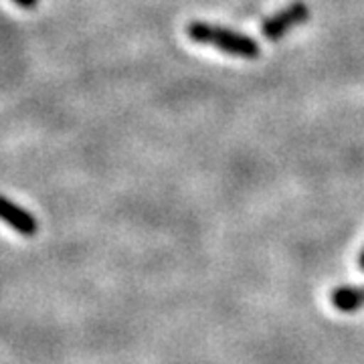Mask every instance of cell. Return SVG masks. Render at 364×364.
<instances>
[{"label":"cell","mask_w":364,"mask_h":364,"mask_svg":"<svg viewBox=\"0 0 364 364\" xmlns=\"http://www.w3.org/2000/svg\"><path fill=\"white\" fill-rule=\"evenodd\" d=\"M308 18H310V9L304 2H294L287 9H284V11L273 14L272 18L263 21L261 33H263L265 39L277 41L282 39L289 28L306 23Z\"/></svg>","instance_id":"cell-2"},{"label":"cell","mask_w":364,"mask_h":364,"mask_svg":"<svg viewBox=\"0 0 364 364\" xmlns=\"http://www.w3.org/2000/svg\"><path fill=\"white\" fill-rule=\"evenodd\" d=\"M332 304L340 312H354L364 306V287H338L332 294Z\"/></svg>","instance_id":"cell-4"},{"label":"cell","mask_w":364,"mask_h":364,"mask_svg":"<svg viewBox=\"0 0 364 364\" xmlns=\"http://www.w3.org/2000/svg\"><path fill=\"white\" fill-rule=\"evenodd\" d=\"M0 221L6 223L9 227H13L16 233L25 235V237H33L39 229L37 219L28 210L16 207L14 203H11L4 196H0Z\"/></svg>","instance_id":"cell-3"},{"label":"cell","mask_w":364,"mask_h":364,"mask_svg":"<svg viewBox=\"0 0 364 364\" xmlns=\"http://www.w3.org/2000/svg\"><path fill=\"white\" fill-rule=\"evenodd\" d=\"M186 35L193 43L198 45H210L215 49L223 53H229L235 57H243V59H255L259 55V45L257 41L251 39L243 33H237L231 28H223V26L208 25L195 21L186 26Z\"/></svg>","instance_id":"cell-1"},{"label":"cell","mask_w":364,"mask_h":364,"mask_svg":"<svg viewBox=\"0 0 364 364\" xmlns=\"http://www.w3.org/2000/svg\"><path fill=\"white\" fill-rule=\"evenodd\" d=\"M358 267H360V272H364V251L360 253V259H358Z\"/></svg>","instance_id":"cell-5"}]
</instances>
